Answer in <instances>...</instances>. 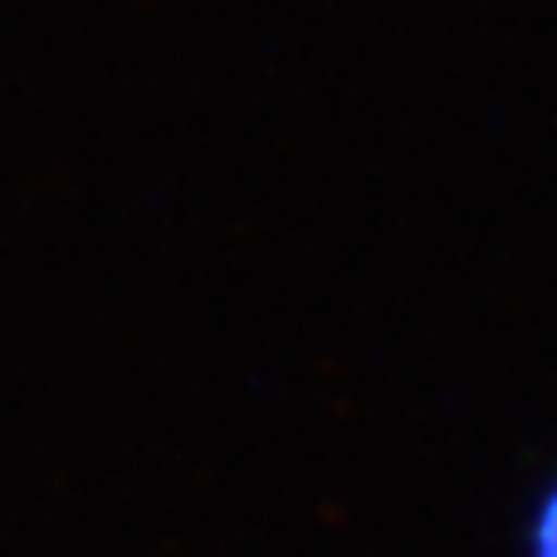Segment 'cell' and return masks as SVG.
<instances>
[{"label": "cell", "mask_w": 557, "mask_h": 557, "mask_svg": "<svg viewBox=\"0 0 557 557\" xmlns=\"http://www.w3.org/2000/svg\"><path fill=\"white\" fill-rule=\"evenodd\" d=\"M529 557H557V484L543 494L539 513L529 529Z\"/></svg>", "instance_id": "cell-1"}]
</instances>
